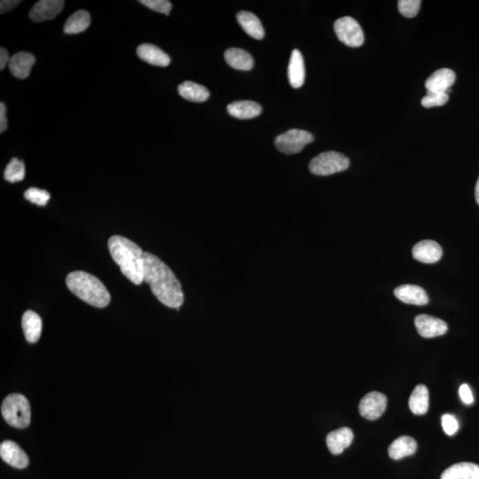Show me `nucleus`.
I'll use <instances>...</instances> for the list:
<instances>
[{"label":"nucleus","instance_id":"1","mask_svg":"<svg viewBox=\"0 0 479 479\" xmlns=\"http://www.w3.org/2000/svg\"><path fill=\"white\" fill-rule=\"evenodd\" d=\"M144 282L150 286L152 293L167 307L179 310L184 303L182 284L172 269L157 256L143 253Z\"/></svg>","mask_w":479,"mask_h":479},{"label":"nucleus","instance_id":"2","mask_svg":"<svg viewBox=\"0 0 479 479\" xmlns=\"http://www.w3.org/2000/svg\"><path fill=\"white\" fill-rule=\"evenodd\" d=\"M108 250L121 272L136 285L144 282V261L141 248L130 240L114 235L108 240Z\"/></svg>","mask_w":479,"mask_h":479},{"label":"nucleus","instance_id":"3","mask_svg":"<svg viewBox=\"0 0 479 479\" xmlns=\"http://www.w3.org/2000/svg\"><path fill=\"white\" fill-rule=\"evenodd\" d=\"M66 284L73 294L90 306L104 308L110 303V292L104 283L91 273L83 271L68 273Z\"/></svg>","mask_w":479,"mask_h":479},{"label":"nucleus","instance_id":"4","mask_svg":"<svg viewBox=\"0 0 479 479\" xmlns=\"http://www.w3.org/2000/svg\"><path fill=\"white\" fill-rule=\"evenodd\" d=\"M1 413L5 421L12 427L24 429L30 424V406L23 395H9L3 401Z\"/></svg>","mask_w":479,"mask_h":479},{"label":"nucleus","instance_id":"5","mask_svg":"<svg viewBox=\"0 0 479 479\" xmlns=\"http://www.w3.org/2000/svg\"><path fill=\"white\" fill-rule=\"evenodd\" d=\"M350 166L349 158L335 151L323 152L309 164L310 172L314 175L329 176L344 172Z\"/></svg>","mask_w":479,"mask_h":479},{"label":"nucleus","instance_id":"6","mask_svg":"<svg viewBox=\"0 0 479 479\" xmlns=\"http://www.w3.org/2000/svg\"><path fill=\"white\" fill-rule=\"evenodd\" d=\"M314 141L312 133L304 130L292 129L277 136L275 145L279 151L286 155L300 153L307 144Z\"/></svg>","mask_w":479,"mask_h":479},{"label":"nucleus","instance_id":"7","mask_svg":"<svg viewBox=\"0 0 479 479\" xmlns=\"http://www.w3.org/2000/svg\"><path fill=\"white\" fill-rule=\"evenodd\" d=\"M334 30L338 39L350 48H360L364 43V33L355 19L350 17L339 18L335 21Z\"/></svg>","mask_w":479,"mask_h":479},{"label":"nucleus","instance_id":"8","mask_svg":"<svg viewBox=\"0 0 479 479\" xmlns=\"http://www.w3.org/2000/svg\"><path fill=\"white\" fill-rule=\"evenodd\" d=\"M387 407V398L378 391H372L360 400L359 412L362 418L374 421L384 413Z\"/></svg>","mask_w":479,"mask_h":479},{"label":"nucleus","instance_id":"9","mask_svg":"<svg viewBox=\"0 0 479 479\" xmlns=\"http://www.w3.org/2000/svg\"><path fill=\"white\" fill-rule=\"evenodd\" d=\"M415 325L416 329L424 338H433L446 334L449 326L444 320L436 317L421 314L416 317Z\"/></svg>","mask_w":479,"mask_h":479},{"label":"nucleus","instance_id":"10","mask_svg":"<svg viewBox=\"0 0 479 479\" xmlns=\"http://www.w3.org/2000/svg\"><path fill=\"white\" fill-rule=\"evenodd\" d=\"M64 6L62 0H41L31 8L30 18L36 23L52 20L60 14Z\"/></svg>","mask_w":479,"mask_h":479},{"label":"nucleus","instance_id":"11","mask_svg":"<svg viewBox=\"0 0 479 479\" xmlns=\"http://www.w3.org/2000/svg\"><path fill=\"white\" fill-rule=\"evenodd\" d=\"M0 456L3 461L17 469H25L29 465V457L14 441L6 440L0 446Z\"/></svg>","mask_w":479,"mask_h":479},{"label":"nucleus","instance_id":"12","mask_svg":"<svg viewBox=\"0 0 479 479\" xmlns=\"http://www.w3.org/2000/svg\"><path fill=\"white\" fill-rule=\"evenodd\" d=\"M456 79V73L449 68H440L432 73L426 80L425 87L427 92H451V86L455 84Z\"/></svg>","mask_w":479,"mask_h":479},{"label":"nucleus","instance_id":"13","mask_svg":"<svg viewBox=\"0 0 479 479\" xmlns=\"http://www.w3.org/2000/svg\"><path fill=\"white\" fill-rule=\"evenodd\" d=\"M442 254L443 251L440 245L431 240L420 242L413 248V258L422 263H436L442 257Z\"/></svg>","mask_w":479,"mask_h":479},{"label":"nucleus","instance_id":"14","mask_svg":"<svg viewBox=\"0 0 479 479\" xmlns=\"http://www.w3.org/2000/svg\"><path fill=\"white\" fill-rule=\"evenodd\" d=\"M394 295L405 304L425 306L429 303V297L424 289L416 285H401L395 289Z\"/></svg>","mask_w":479,"mask_h":479},{"label":"nucleus","instance_id":"15","mask_svg":"<svg viewBox=\"0 0 479 479\" xmlns=\"http://www.w3.org/2000/svg\"><path fill=\"white\" fill-rule=\"evenodd\" d=\"M36 58L32 54L21 52L12 55L9 61V70L19 79H25L30 76L31 68L35 64Z\"/></svg>","mask_w":479,"mask_h":479},{"label":"nucleus","instance_id":"16","mask_svg":"<svg viewBox=\"0 0 479 479\" xmlns=\"http://www.w3.org/2000/svg\"><path fill=\"white\" fill-rule=\"evenodd\" d=\"M353 432L350 428L343 427L331 431L326 436V446L333 455H340L351 446L353 441Z\"/></svg>","mask_w":479,"mask_h":479},{"label":"nucleus","instance_id":"17","mask_svg":"<svg viewBox=\"0 0 479 479\" xmlns=\"http://www.w3.org/2000/svg\"><path fill=\"white\" fill-rule=\"evenodd\" d=\"M137 55L142 61L157 67H167L170 63L169 55L157 46L143 43L137 48Z\"/></svg>","mask_w":479,"mask_h":479},{"label":"nucleus","instance_id":"18","mask_svg":"<svg viewBox=\"0 0 479 479\" xmlns=\"http://www.w3.org/2000/svg\"><path fill=\"white\" fill-rule=\"evenodd\" d=\"M288 77L289 84L293 88H300L304 85L306 70L303 55L300 50L295 49L292 52L288 68Z\"/></svg>","mask_w":479,"mask_h":479},{"label":"nucleus","instance_id":"19","mask_svg":"<svg viewBox=\"0 0 479 479\" xmlns=\"http://www.w3.org/2000/svg\"><path fill=\"white\" fill-rule=\"evenodd\" d=\"M25 338L30 344L36 343L41 337L42 320L33 311H26L21 319Z\"/></svg>","mask_w":479,"mask_h":479},{"label":"nucleus","instance_id":"20","mask_svg":"<svg viewBox=\"0 0 479 479\" xmlns=\"http://www.w3.org/2000/svg\"><path fill=\"white\" fill-rule=\"evenodd\" d=\"M441 479H479V465L472 462L456 463L443 472Z\"/></svg>","mask_w":479,"mask_h":479},{"label":"nucleus","instance_id":"21","mask_svg":"<svg viewBox=\"0 0 479 479\" xmlns=\"http://www.w3.org/2000/svg\"><path fill=\"white\" fill-rule=\"evenodd\" d=\"M228 111L233 117L247 120L260 116L262 108L255 101H241L230 104L228 106Z\"/></svg>","mask_w":479,"mask_h":479},{"label":"nucleus","instance_id":"22","mask_svg":"<svg viewBox=\"0 0 479 479\" xmlns=\"http://www.w3.org/2000/svg\"><path fill=\"white\" fill-rule=\"evenodd\" d=\"M418 450V443L413 438L402 436L395 440L389 447V456L391 459L400 460L404 457L413 456Z\"/></svg>","mask_w":479,"mask_h":479},{"label":"nucleus","instance_id":"23","mask_svg":"<svg viewBox=\"0 0 479 479\" xmlns=\"http://www.w3.org/2000/svg\"><path fill=\"white\" fill-rule=\"evenodd\" d=\"M237 21L245 32L255 39L260 40L264 37V30L260 19L251 12L241 11L237 14Z\"/></svg>","mask_w":479,"mask_h":479},{"label":"nucleus","instance_id":"24","mask_svg":"<svg viewBox=\"0 0 479 479\" xmlns=\"http://www.w3.org/2000/svg\"><path fill=\"white\" fill-rule=\"evenodd\" d=\"M224 56L229 66L235 70L248 71L254 66L253 58L244 49L229 48Z\"/></svg>","mask_w":479,"mask_h":479},{"label":"nucleus","instance_id":"25","mask_svg":"<svg viewBox=\"0 0 479 479\" xmlns=\"http://www.w3.org/2000/svg\"><path fill=\"white\" fill-rule=\"evenodd\" d=\"M178 91L182 98L192 102H204L210 97V92L206 87L192 81L182 83L179 86Z\"/></svg>","mask_w":479,"mask_h":479},{"label":"nucleus","instance_id":"26","mask_svg":"<svg viewBox=\"0 0 479 479\" xmlns=\"http://www.w3.org/2000/svg\"><path fill=\"white\" fill-rule=\"evenodd\" d=\"M429 391L424 384H419L409 398V409L416 416L425 415L429 409Z\"/></svg>","mask_w":479,"mask_h":479},{"label":"nucleus","instance_id":"27","mask_svg":"<svg viewBox=\"0 0 479 479\" xmlns=\"http://www.w3.org/2000/svg\"><path fill=\"white\" fill-rule=\"evenodd\" d=\"M91 23V17L86 10H79L74 12L68 19L64 25V32L66 34H79L88 29Z\"/></svg>","mask_w":479,"mask_h":479},{"label":"nucleus","instance_id":"28","mask_svg":"<svg viewBox=\"0 0 479 479\" xmlns=\"http://www.w3.org/2000/svg\"><path fill=\"white\" fill-rule=\"evenodd\" d=\"M4 177L6 182L15 183L25 178V166L23 161L12 158L6 166Z\"/></svg>","mask_w":479,"mask_h":479},{"label":"nucleus","instance_id":"29","mask_svg":"<svg viewBox=\"0 0 479 479\" xmlns=\"http://www.w3.org/2000/svg\"><path fill=\"white\" fill-rule=\"evenodd\" d=\"M24 197L30 203L39 205V206H45L51 195L48 191L43 190V189L30 188L24 193Z\"/></svg>","mask_w":479,"mask_h":479},{"label":"nucleus","instance_id":"30","mask_svg":"<svg viewBox=\"0 0 479 479\" xmlns=\"http://www.w3.org/2000/svg\"><path fill=\"white\" fill-rule=\"evenodd\" d=\"M449 95L447 92H427V95L422 99L424 108L440 107L449 101Z\"/></svg>","mask_w":479,"mask_h":479},{"label":"nucleus","instance_id":"31","mask_svg":"<svg viewBox=\"0 0 479 479\" xmlns=\"http://www.w3.org/2000/svg\"><path fill=\"white\" fill-rule=\"evenodd\" d=\"M422 2L420 0H400L398 8L403 17L413 18L418 15Z\"/></svg>","mask_w":479,"mask_h":479},{"label":"nucleus","instance_id":"32","mask_svg":"<svg viewBox=\"0 0 479 479\" xmlns=\"http://www.w3.org/2000/svg\"><path fill=\"white\" fill-rule=\"evenodd\" d=\"M139 3L151 10L166 15H169L172 10V3L168 0H141Z\"/></svg>","mask_w":479,"mask_h":479},{"label":"nucleus","instance_id":"33","mask_svg":"<svg viewBox=\"0 0 479 479\" xmlns=\"http://www.w3.org/2000/svg\"><path fill=\"white\" fill-rule=\"evenodd\" d=\"M441 420H442V428L444 433L449 436H452L456 433L459 429V424L455 416L447 413L442 416Z\"/></svg>","mask_w":479,"mask_h":479},{"label":"nucleus","instance_id":"34","mask_svg":"<svg viewBox=\"0 0 479 479\" xmlns=\"http://www.w3.org/2000/svg\"><path fill=\"white\" fill-rule=\"evenodd\" d=\"M459 394L462 402L466 404V405H471V404L473 403V394H472L471 388H469L468 384H465L460 387Z\"/></svg>","mask_w":479,"mask_h":479},{"label":"nucleus","instance_id":"35","mask_svg":"<svg viewBox=\"0 0 479 479\" xmlns=\"http://www.w3.org/2000/svg\"><path fill=\"white\" fill-rule=\"evenodd\" d=\"M21 3V1H17V0H15V1L14 0H2V1L0 2V11H1V14L12 10V9L20 5Z\"/></svg>","mask_w":479,"mask_h":479},{"label":"nucleus","instance_id":"36","mask_svg":"<svg viewBox=\"0 0 479 479\" xmlns=\"http://www.w3.org/2000/svg\"><path fill=\"white\" fill-rule=\"evenodd\" d=\"M8 129V119H6V108L4 102L0 104V133H5Z\"/></svg>","mask_w":479,"mask_h":479},{"label":"nucleus","instance_id":"37","mask_svg":"<svg viewBox=\"0 0 479 479\" xmlns=\"http://www.w3.org/2000/svg\"><path fill=\"white\" fill-rule=\"evenodd\" d=\"M10 57H9L8 52L4 48H0V70H4L6 65L9 64Z\"/></svg>","mask_w":479,"mask_h":479},{"label":"nucleus","instance_id":"38","mask_svg":"<svg viewBox=\"0 0 479 479\" xmlns=\"http://www.w3.org/2000/svg\"><path fill=\"white\" fill-rule=\"evenodd\" d=\"M475 197H476V201H477V203L479 205V178L478 179L477 185H476Z\"/></svg>","mask_w":479,"mask_h":479}]
</instances>
